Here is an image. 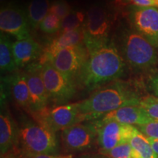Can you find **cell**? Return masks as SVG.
<instances>
[{
    "label": "cell",
    "mask_w": 158,
    "mask_h": 158,
    "mask_svg": "<svg viewBox=\"0 0 158 158\" xmlns=\"http://www.w3.org/2000/svg\"><path fill=\"white\" fill-rule=\"evenodd\" d=\"M143 97L136 83L115 81L78 102L79 111L83 122L94 121L118 108L140 106Z\"/></svg>",
    "instance_id": "obj_1"
},
{
    "label": "cell",
    "mask_w": 158,
    "mask_h": 158,
    "mask_svg": "<svg viewBox=\"0 0 158 158\" xmlns=\"http://www.w3.org/2000/svg\"><path fill=\"white\" fill-rule=\"evenodd\" d=\"M125 62L117 47L108 42L88 51L78 78L86 89H95L124 76L127 68Z\"/></svg>",
    "instance_id": "obj_2"
},
{
    "label": "cell",
    "mask_w": 158,
    "mask_h": 158,
    "mask_svg": "<svg viewBox=\"0 0 158 158\" xmlns=\"http://www.w3.org/2000/svg\"><path fill=\"white\" fill-rule=\"evenodd\" d=\"M59 144L56 133L37 120L24 118L19 126L15 149L23 157L37 155H56Z\"/></svg>",
    "instance_id": "obj_3"
},
{
    "label": "cell",
    "mask_w": 158,
    "mask_h": 158,
    "mask_svg": "<svg viewBox=\"0 0 158 158\" xmlns=\"http://www.w3.org/2000/svg\"><path fill=\"white\" fill-rule=\"evenodd\" d=\"M122 56L134 70L145 72L158 64L157 48L133 29H126L120 40Z\"/></svg>",
    "instance_id": "obj_4"
},
{
    "label": "cell",
    "mask_w": 158,
    "mask_h": 158,
    "mask_svg": "<svg viewBox=\"0 0 158 158\" xmlns=\"http://www.w3.org/2000/svg\"><path fill=\"white\" fill-rule=\"evenodd\" d=\"M111 20L106 9L100 6H92L86 12L83 25L84 43L89 51L109 42Z\"/></svg>",
    "instance_id": "obj_5"
},
{
    "label": "cell",
    "mask_w": 158,
    "mask_h": 158,
    "mask_svg": "<svg viewBox=\"0 0 158 158\" xmlns=\"http://www.w3.org/2000/svg\"><path fill=\"white\" fill-rule=\"evenodd\" d=\"M41 74L49 100L56 106L67 104L76 94L74 78L59 72L50 62L41 64Z\"/></svg>",
    "instance_id": "obj_6"
},
{
    "label": "cell",
    "mask_w": 158,
    "mask_h": 158,
    "mask_svg": "<svg viewBox=\"0 0 158 158\" xmlns=\"http://www.w3.org/2000/svg\"><path fill=\"white\" fill-rule=\"evenodd\" d=\"M32 117L55 133L83 122L78 102L59 105L51 108H47L43 111L33 115Z\"/></svg>",
    "instance_id": "obj_7"
},
{
    "label": "cell",
    "mask_w": 158,
    "mask_h": 158,
    "mask_svg": "<svg viewBox=\"0 0 158 158\" xmlns=\"http://www.w3.org/2000/svg\"><path fill=\"white\" fill-rule=\"evenodd\" d=\"M98 133V143L100 150L107 151L120 144L128 143L135 126L122 124L114 120L99 119L92 121Z\"/></svg>",
    "instance_id": "obj_8"
},
{
    "label": "cell",
    "mask_w": 158,
    "mask_h": 158,
    "mask_svg": "<svg viewBox=\"0 0 158 158\" xmlns=\"http://www.w3.org/2000/svg\"><path fill=\"white\" fill-rule=\"evenodd\" d=\"M129 20L132 29L158 48V7H134Z\"/></svg>",
    "instance_id": "obj_9"
},
{
    "label": "cell",
    "mask_w": 158,
    "mask_h": 158,
    "mask_svg": "<svg viewBox=\"0 0 158 158\" xmlns=\"http://www.w3.org/2000/svg\"><path fill=\"white\" fill-rule=\"evenodd\" d=\"M27 11L16 5H8L1 7L0 29L1 33L10 35L17 40L31 37Z\"/></svg>",
    "instance_id": "obj_10"
},
{
    "label": "cell",
    "mask_w": 158,
    "mask_h": 158,
    "mask_svg": "<svg viewBox=\"0 0 158 158\" xmlns=\"http://www.w3.org/2000/svg\"><path fill=\"white\" fill-rule=\"evenodd\" d=\"M87 57L88 51L83 44L59 51L48 62L65 76L74 78L78 76Z\"/></svg>",
    "instance_id": "obj_11"
},
{
    "label": "cell",
    "mask_w": 158,
    "mask_h": 158,
    "mask_svg": "<svg viewBox=\"0 0 158 158\" xmlns=\"http://www.w3.org/2000/svg\"><path fill=\"white\" fill-rule=\"evenodd\" d=\"M62 140L68 150L84 151L91 149L98 141V133L92 122L78 123L62 130Z\"/></svg>",
    "instance_id": "obj_12"
},
{
    "label": "cell",
    "mask_w": 158,
    "mask_h": 158,
    "mask_svg": "<svg viewBox=\"0 0 158 158\" xmlns=\"http://www.w3.org/2000/svg\"><path fill=\"white\" fill-rule=\"evenodd\" d=\"M24 73L30 96V113L33 116L46 109L50 100L41 74V64L32 63Z\"/></svg>",
    "instance_id": "obj_13"
},
{
    "label": "cell",
    "mask_w": 158,
    "mask_h": 158,
    "mask_svg": "<svg viewBox=\"0 0 158 158\" xmlns=\"http://www.w3.org/2000/svg\"><path fill=\"white\" fill-rule=\"evenodd\" d=\"M84 44L83 28L75 30L62 32L58 37L51 40L43 51L42 56L40 58L39 63L40 64L48 62L53 56L63 48L71 46H77Z\"/></svg>",
    "instance_id": "obj_14"
},
{
    "label": "cell",
    "mask_w": 158,
    "mask_h": 158,
    "mask_svg": "<svg viewBox=\"0 0 158 158\" xmlns=\"http://www.w3.org/2000/svg\"><path fill=\"white\" fill-rule=\"evenodd\" d=\"M19 126L7 110L2 108L0 114V151L5 155L16 148L19 141Z\"/></svg>",
    "instance_id": "obj_15"
},
{
    "label": "cell",
    "mask_w": 158,
    "mask_h": 158,
    "mask_svg": "<svg viewBox=\"0 0 158 158\" xmlns=\"http://www.w3.org/2000/svg\"><path fill=\"white\" fill-rule=\"evenodd\" d=\"M13 52L18 68L29 66L43 54L40 45L31 37L13 43Z\"/></svg>",
    "instance_id": "obj_16"
},
{
    "label": "cell",
    "mask_w": 158,
    "mask_h": 158,
    "mask_svg": "<svg viewBox=\"0 0 158 158\" xmlns=\"http://www.w3.org/2000/svg\"><path fill=\"white\" fill-rule=\"evenodd\" d=\"M104 120H114L119 123L135 125H143L152 121L141 106H126L108 113L100 118Z\"/></svg>",
    "instance_id": "obj_17"
},
{
    "label": "cell",
    "mask_w": 158,
    "mask_h": 158,
    "mask_svg": "<svg viewBox=\"0 0 158 158\" xmlns=\"http://www.w3.org/2000/svg\"><path fill=\"white\" fill-rule=\"evenodd\" d=\"M4 81L10 86L15 102L30 113V96L25 73H15L4 78Z\"/></svg>",
    "instance_id": "obj_18"
},
{
    "label": "cell",
    "mask_w": 158,
    "mask_h": 158,
    "mask_svg": "<svg viewBox=\"0 0 158 158\" xmlns=\"http://www.w3.org/2000/svg\"><path fill=\"white\" fill-rule=\"evenodd\" d=\"M51 4L48 0H31L28 5L27 14L29 26L35 29L49 13Z\"/></svg>",
    "instance_id": "obj_19"
},
{
    "label": "cell",
    "mask_w": 158,
    "mask_h": 158,
    "mask_svg": "<svg viewBox=\"0 0 158 158\" xmlns=\"http://www.w3.org/2000/svg\"><path fill=\"white\" fill-rule=\"evenodd\" d=\"M18 68L13 52V43L7 35H0V70L2 73H11Z\"/></svg>",
    "instance_id": "obj_20"
},
{
    "label": "cell",
    "mask_w": 158,
    "mask_h": 158,
    "mask_svg": "<svg viewBox=\"0 0 158 158\" xmlns=\"http://www.w3.org/2000/svg\"><path fill=\"white\" fill-rule=\"evenodd\" d=\"M128 143L137 152L141 158H158V155L153 150L148 138L140 132L137 127L130 137Z\"/></svg>",
    "instance_id": "obj_21"
},
{
    "label": "cell",
    "mask_w": 158,
    "mask_h": 158,
    "mask_svg": "<svg viewBox=\"0 0 158 158\" xmlns=\"http://www.w3.org/2000/svg\"><path fill=\"white\" fill-rule=\"evenodd\" d=\"M100 153L108 158H141L137 152L132 148L129 143L120 144L107 151L100 149Z\"/></svg>",
    "instance_id": "obj_22"
},
{
    "label": "cell",
    "mask_w": 158,
    "mask_h": 158,
    "mask_svg": "<svg viewBox=\"0 0 158 158\" xmlns=\"http://www.w3.org/2000/svg\"><path fill=\"white\" fill-rule=\"evenodd\" d=\"M86 15L81 11L72 10L68 15L62 20L61 29L62 32L75 30L81 28L84 25Z\"/></svg>",
    "instance_id": "obj_23"
},
{
    "label": "cell",
    "mask_w": 158,
    "mask_h": 158,
    "mask_svg": "<svg viewBox=\"0 0 158 158\" xmlns=\"http://www.w3.org/2000/svg\"><path fill=\"white\" fill-rule=\"evenodd\" d=\"M62 20L56 15L49 13L40 25V29L47 34H52L61 29Z\"/></svg>",
    "instance_id": "obj_24"
},
{
    "label": "cell",
    "mask_w": 158,
    "mask_h": 158,
    "mask_svg": "<svg viewBox=\"0 0 158 158\" xmlns=\"http://www.w3.org/2000/svg\"><path fill=\"white\" fill-rule=\"evenodd\" d=\"M146 113L154 120H158V98L152 95L144 96L141 105Z\"/></svg>",
    "instance_id": "obj_25"
},
{
    "label": "cell",
    "mask_w": 158,
    "mask_h": 158,
    "mask_svg": "<svg viewBox=\"0 0 158 158\" xmlns=\"http://www.w3.org/2000/svg\"><path fill=\"white\" fill-rule=\"evenodd\" d=\"M73 10L65 0H56L51 4L49 13L56 15L59 19L63 20Z\"/></svg>",
    "instance_id": "obj_26"
},
{
    "label": "cell",
    "mask_w": 158,
    "mask_h": 158,
    "mask_svg": "<svg viewBox=\"0 0 158 158\" xmlns=\"http://www.w3.org/2000/svg\"><path fill=\"white\" fill-rule=\"evenodd\" d=\"M147 138L158 139V120H152L148 123L136 127Z\"/></svg>",
    "instance_id": "obj_27"
},
{
    "label": "cell",
    "mask_w": 158,
    "mask_h": 158,
    "mask_svg": "<svg viewBox=\"0 0 158 158\" xmlns=\"http://www.w3.org/2000/svg\"><path fill=\"white\" fill-rule=\"evenodd\" d=\"M147 88L152 93V95L158 98V71H154L147 81Z\"/></svg>",
    "instance_id": "obj_28"
},
{
    "label": "cell",
    "mask_w": 158,
    "mask_h": 158,
    "mask_svg": "<svg viewBox=\"0 0 158 158\" xmlns=\"http://www.w3.org/2000/svg\"><path fill=\"white\" fill-rule=\"evenodd\" d=\"M130 3L134 7H154L152 2L150 0H129Z\"/></svg>",
    "instance_id": "obj_29"
},
{
    "label": "cell",
    "mask_w": 158,
    "mask_h": 158,
    "mask_svg": "<svg viewBox=\"0 0 158 158\" xmlns=\"http://www.w3.org/2000/svg\"><path fill=\"white\" fill-rule=\"evenodd\" d=\"M24 158H73L71 155H37L29 156Z\"/></svg>",
    "instance_id": "obj_30"
},
{
    "label": "cell",
    "mask_w": 158,
    "mask_h": 158,
    "mask_svg": "<svg viewBox=\"0 0 158 158\" xmlns=\"http://www.w3.org/2000/svg\"><path fill=\"white\" fill-rule=\"evenodd\" d=\"M148 139L155 152L158 155V139H153V138H148Z\"/></svg>",
    "instance_id": "obj_31"
},
{
    "label": "cell",
    "mask_w": 158,
    "mask_h": 158,
    "mask_svg": "<svg viewBox=\"0 0 158 158\" xmlns=\"http://www.w3.org/2000/svg\"><path fill=\"white\" fill-rule=\"evenodd\" d=\"M12 156H13V158H24L23 156H21L19 153L16 152H13L12 153Z\"/></svg>",
    "instance_id": "obj_32"
},
{
    "label": "cell",
    "mask_w": 158,
    "mask_h": 158,
    "mask_svg": "<svg viewBox=\"0 0 158 158\" xmlns=\"http://www.w3.org/2000/svg\"><path fill=\"white\" fill-rule=\"evenodd\" d=\"M1 158H12V157L10 152H7V154H5V155H1Z\"/></svg>",
    "instance_id": "obj_33"
},
{
    "label": "cell",
    "mask_w": 158,
    "mask_h": 158,
    "mask_svg": "<svg viewBox=\"0 0 158 158\" xmlns=\"http://www.w3.org/2000/svg\"><path fill=\"white\" fill-rule=\"evenodd\" d=\"M112 1H113L116 5H122V4L123 3L124 0H112Z\"/></svg>",
    "instance_id": "obj_34"
},
{
    "label": "cell",
    "mask_w": 158,
    "mask_h": 158,
    "mask_svg": "<svg viewBox=\"0 0 158 158\" xmlns=\"http://www.w3.org/2000/svg\"><path fill=\"white\" fill-rule=\"evenodd\" d=\"M153 4L154 7H158V0H150Z\"/></svg>",
    "instance_id": "obj_35"
},
{
    "label": "cell",
    "mask_w": 158,
    "mask_h": 158,
    "mask_svg": "<svg viewBox=\"0 0 158 158\" xmlns=\"http://www.w3.org/2000/svg\"><path fill=\"white\" fill-rule=\"evenodd\" d=\"M84 158H102V157H84Z\"/></svg>",
    "instance_id": "obj_36"
},
{
    "label": "cell",
    "mask_w": 158,
    "mask_h": 158,
    "mask_svg": "<svg viewBox=\"0 0 158 158\" xmlns=\"http://www.w3.org/2000/svg\"><path fill=\"white\" fill-rule=\"evenodd\" d=\"M5 1H6V0H1V2L2 3V2H5Z\"/></svg>",
    "instance_id": "obj_37"
}]
</instances>
